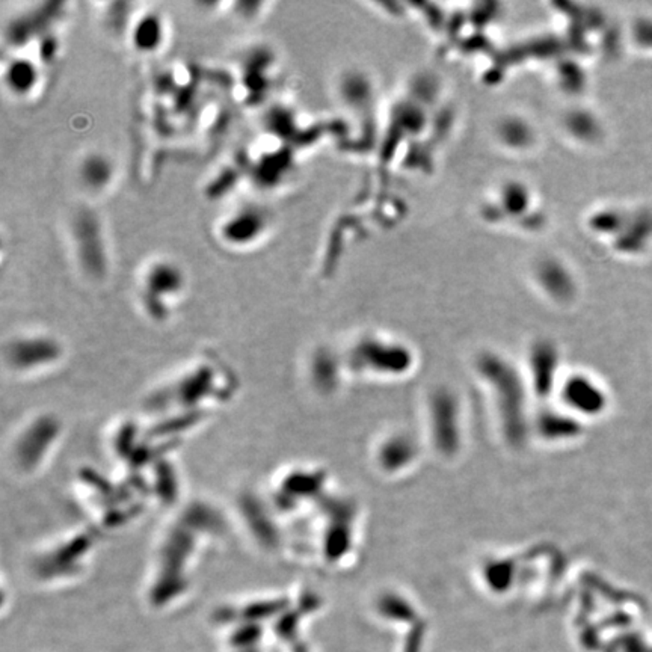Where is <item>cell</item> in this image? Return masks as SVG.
Masks as SVG:
<instances>
[]
</instances>
